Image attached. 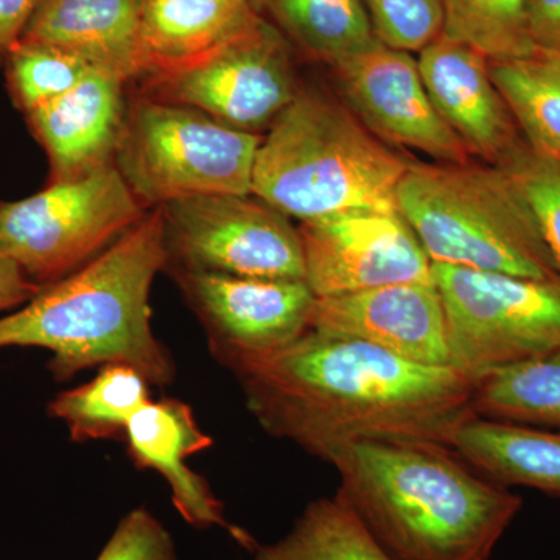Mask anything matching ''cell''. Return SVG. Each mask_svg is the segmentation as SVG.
<instances>
[{"instance_id":"277c9868","label":"cell","mask_w":560,"mask_h":560,"mask_svg":"<svg viewBox=\"0 0 560 560\" xmlns=\"http://www.w3.org/2000/svg\"><path fill=\"white\" fill-rule=\"evenodd\" d=\"M410 162L345 103L302 86L261 138L250 194L300 223L348 209H397Z\"/></svg>"},{"instance_id":"9a60e30c","label":"cell","mask_w":560,"mask_h":560,"mask_svg":"<svg viewBox=\"0 0 560 560\" xmlns=\"http://www.w3.org/2000/svg\"><path fill=\"white\" fill-rule=\"evenodd\" d=\"M418 65L434 108L471 160L503 167L522 149L521 130L485 55L441 35L419 51Z\"/></svg>"},{"instance_id":"2e32d148","label":"cell","mask_w":560,"mask_h":560,"mask_svg":"<svg viewBox=\"0 0 560 560\" xmlns=\"http://www.w3.org/2000/svg\"><path fill=\"white\" fill-rule=\"evenodd\" d=\"M128 456L139 470H154L164 478L180 518L198 529L221 528L253 552L257 541L224 515L223 503L209 482L187 466V458L213 445L194 410L179 399L151 400L136 412L125 431Z\"/></svg>"},{"instance_id":"d6986e66","label":"cell","mask_w":560,"mask_h":560,"mask_svg":"<svg viewBox=\"0 0 560 560\" xmlns=\"http://www.w3.org/2000/svg\"><path fill=\"white\" fill-rule=\"evenodd\" d=\"M260 16L254 0H145L140 79L202 57Z\"/></svg>"},{"instance_id":"1f68e13d","label":"cell","mask_w":560,"mask_h":560,"mask_svg":"<svg viewBox=\"0 0 560 560\" xmlns=\"http://www.w3.org/2000/svg\"><path fill=\"white\" fill-rule=\"evenodd\" d=\"M43 287L33 282L9 254L0 249V312L22 307L32 301Z\"/></svg>"},{"instance_id":"e0dca14e","label":"cell","mask_w":560,"mask_h":560,"mask_svg":"<svg viewBox=\"0 0 560 560\" xmlns=\"http://www.w3.org/2000/svg\"><path fill=\"white\" fill-rule=\"evenodd\" d=\"M125 83L114 73L92 68L75 88L25 114L49 158L50 183L113 164L127 116Z\"/></svg>"},{"instance_id":"ac0fdd59","label":"cell","mask_w":560,"mask_h":560,"mask_svg":"<svg viewBox=\"0 0 560 560\" xmlns=\"http://www.w3.org/2000/svg\"><path fill=\"white\" fill-rule=\"evenodd\" d=\"M145 0H40L21 40L77 55L95 69L131 81L142 75Z\"/></svg>"},{"instance_id":"7402d4cb","label":"cell","mask_w":560,"mask_h":560,"mask_svg":"<svg viewBox=\"0 0 560 560\" xmlns=\"http://www.w3.org/2000/svg\"><path fill=\"white\" fill-rule=\"evenodd\" d=\"M151 400L150 382L138 370L113 363L101 366L90 382L62 390L47 412L65 423L72 441L119 440L136 412Z\"/></svg>"},{"instance_id":"4dcf8cb0","label":"cell","mask_w":560,"mask_h":560,"mask_svg":"<svg viewBox=\"0 0 560 560\" xmlns=\"http://www.w3.org/2000/svg\"><path fill=\"white\" fill-rule=\"evenodd\" d=\"M40 0H0V66L27 31Z\"/></svg>"},{"instance_id":"8992f818","label":"cell","mask_w":560,"mask_h":560,"mask_svg":"<svg viewBox=\"0 0 560 560\" xmlns=\"http://www.w3.org/2000/svg\"><path fill=\"white\" fill-rule=\"evenodd\" d=\"M261 138L142 95L127 108L114 164L147 209L194 195H248Z\"/></svg>"},{"instance_id":"7c38bea8","label":"cell","mask_w":560,"mask_h":560,"mask_svg":"<svg viewBox=\"0 0 560 560\" xmlns=\"http://www.w3.org/2000/svg\"><path fill=\"white\" fill-rule=\"evenodd\" d=\"M224 368L272 352L311 330L316 296L305 280L260 279L205 271H168Z\"/></svg>"},{"instance_id":"d6a6232c","label":"cell","mask_w":560,"mask_h":560,"mask_svg":"<svg viewBox=\"0 0 560 560\" xmlns=\"http://www.w3.org/2000/svg\"><path fill=\"white\" fill-rule=\"evenodd\" d=\"M528 13L536 50L560 51V0H528Z\"/></svg>"},{"instance_id":"ffe728a7","label":"cell","mask_w":560,"mask_h":560,"mask_svg":"<svg viewBox=\"0 0 560 560\" xmlns=\"http://www.w3.org/2000/svg\"><path fill=\"white\" fill-rule=\"evenodd\" d=\"M451 447L497 485L525 486L560 499V427L474 416L453 434Z\"/></svg>"},{"instance_id":"603a6c76","label":"cell","mask_w":560,"mask_h":560,"mask_svg":"<svg viewBox=\"0 0 560 560\" xmlns=\"http://www.w3.org/2000/svg\"><path fill=\"white\" fill-rule=\"evenodd\" d=\"M526 145L560 160V51L536 50L517 60L489 61Z\"/></svg>"},{"instance_id":"8fae6325","label":"cell","mask_w":560,"mask_h":560,"mask_svg":"<svg viewBox=\"0 0 560 560\" xmlns=\"http://www.w3.org/2000/svg\"><path fill=\"white\" fill-rule=\"evenodd\" d=\"M305 282L316 298L433 283V264L397 209L355 208L301 221Z\"/></svg>"},{"instance_id":"5b68a950","label":"cell","mask_w":560,"mask_h":560,"mask_svg":"<svg viewBox=\"0 0 560 560\" xmlns=\"http://www.w3.org/2000/svg\"><path fill=\"white\" fill-rule=\"evenodd\" d=\"M396 206L431 264L560 282L536 215L504 168L411 161Z\"/></svg>"},{"instance_id":"9c48e42d","label":"cell","mask_w":560,"mask_h":560,"mask_svg":"<svg viewBox=\"0 0 560 560\" xmlns=\"http://www.w3.org/2000/svg\"><path fill=\"white\" fill-rule=\"evenodd\" d=\"M293 51L260 16L202 57L140 79L143 95L189 106L235 130L260 136L301 91Z\"/></svg>"},{"instance_id":"ba28073f","label":"cell","mask_w":560,"mask_h":560,"mask_svg":"<svg viewBox=\"0 0 560 560\" xmlns=\"http://www.w3.org/2000/svg\"><path fill=\"white\" fill-rule=\"evenodd\" d=\"M451 364L471 381L560 346V282L433 264Z\"/></svg>"},{"instance_id":"44dd1931","label":"cell","mask_w":560,"mask_h":560,"mask_svg":"<svg viewBox=\"0 0 560 560\" xmlns=\"http://www.w3.org/2000/svg\"><path fill=\"white\" fill-rule=\"evenodd\" d=\"M302 57L327 68L378 43L363 0H254Z\"/></svg>"},{"instance_id":"f1b7e54d","label":"cell","mask_w":560,"mask_h":560,"mask_svg":"<svg viewBox=\"0 0 560 560\" xmlns=\"http://www.w3.org/2000/svg\"><path fill=\"white\" fill-rule=\"evenodd\" d=\"M501 168L521 187L560 272V160L523 143Z\"/></svg>"},{"instance_id":"6da1fadb","label":"cell","mask_w":560,"mask_h":560,"mask_svg":"<svg viewBox=\"0 0 560 560\" xmlns=\"http://www.w3.org/2000/svg\"><path fill=\"white\" fill-rule=\"evenodd\" d=\"M228 370L261 429L324 463L357 442L451 447L456 430L477 416L475 382L456 368L416 363L341 335L307 330Z\"/></svg>"},{"instance_id":"3957f363","label":"cell","mask_w":560,"mask_h":560,"mask_svg":"<svg viewBox=\"0 0 560 560\" xmlns=\"http://www.w3.org/2000/svg\"><path fill=\"white\" fill-rule=\"evenodd\" d=\"M167 267L162 208L149 210L108 249L0 318V349L51 353L50 374L68 382L80 372L120 363L151 386L167 388L175 361L151 326L150 293Z\"/></svg>"},{"instance_id":"83f0119b","label":"cell","mask_w":560,"mask_h":560,"mask_svg":"<svg viewBox=\"0 0 560 560\" xmlns=\"http://www.w3.org/2000/svg\"><path fill=\"white\" fill-rule=\"evenodd\" d=\"M375 38L390 49L419 51L444 32L442 0H363Z\"/></svg>"},{"instance_id":"30bf717a","label":"cell","mask_w":560,"mask_h":560,"mask_svg":"<svg viewBox=\"0 0 560 560\" xmlns=\"http://www.w3.org/2000/svg\"><path fill=\"white\" fill-rule=\"evenodd\" d=\"M161 208L165 270L305 280L300 230L256 195H194Z\"/></svg>"},{"instance_id":"4fadbf2b","label":"cell","mask_w":560,"mask_h":560,"mask_svg":"<svg viewBox=\"0 0 560 560\" xmlns=\"http://www.w3.org/2000/svg\"><path fill=\"white\" fill-rule=\"evenodd\" d=\"M341 102L383 143L436 162L471 161L425 90L418 58L378 40L329 66Z\"/></svg>"},{"instance_id":"52a82bcc","label":"cell","mask_w":560,"mask_h":560,"mask_svg":"<svg viewBox=\"0 0 560 560\" xmlns=\"http://www.w3.org/2000/svg\"><path fill=\"white\" fill-rule=\"evenodd\" d=\"M147 212L113 162L0 202V249L44 289L95 259Z\"/></svg>"},{"instance_id":"4316f807","label":"cell","mask_w":560,"mask_h":560,"mask_svg":"<svg viewBox=\"0 0 560 560\" xmlns=\"http://www.w3.org/2000/svg\"><path fill=\"white\" fill-rule=\"evenodd\" d=\"M3 68L11 101L28 114L75 88L92 66L57 47L20 40Z\"/></svg>"},{"instance_id":"cb8c5ba5","label":"cell","mask_w":560,"mask_h":560,"mask_svg":"<svg viewBox=\"0 0 560 560\" xmlns=\"http://www.w3.org/2000/svg\"><path fill=\"white\" fill-rule=\"evenodd\" d=\"M471 408L480 418L560 427V346L475 382Z\"/></svg>"},{"instance_id":"5bb4252c","label":"cell","mask_w":560,"mask_h":560,"mask_svg":"<svg viewBox=\"0 0 560 560\" xmlns=\"http://www.w3.org/2000/svg\"><path fill=\"white\" fill-rule=\"evenodd\" d=\"M311 330L359 338L416 363L452 366L447 323L434 282L316 298Z\"/></svg>"},{"instance_id":"f546056e","label":"cell","mask_w":560,"mask_h":560,"mask_svg":"<svg viewBox=\"0 0 560 560\" xmlns=\"http://www.w3.org/2000/svg\"><path fill=\"white\" fill-rule=\"evenodd\" d=\"M95 560H179L175 540L164 523L147 510L125 514Z\"/></svg>"},{"instance_id":"7a4b0ae2","label":"cell","mask_w":560,"mask_h":560,"mask_svg":"<svg viewBox=\"0 0 560 560\" xmlns=\"http://www.w3.org/2000/svg\"><path fill=\"white\" fill-rule=\"evenodd\" d=\"M329 464L337 495L394 560H489L523 506L436 442H357Z\"/></svg>"},{"instance_id":"d4e9b609","label":"cell","mask_w":560,"mask_h":560,"mask_svg":"<svg viewBox=\"0 0 560 560\" xmlns=\"http://www.w3.org/2000/svg\"><path fill=\"white\" fill-rule=\"evenodd\" d=\"M254 560H394L335 493L307 504L293 528L271 545H257Z\"/></svg>"},{"instance_id":"484cf974","label":"cell","mask_w":560,"mask_h":560,"mask_svg":"<svg viewBox=\"0 0 560 560\" xmlns=\"http://www.w3.org/2000/svg\"><path fill=\"white\" fill-rule=\"evenodd\" d=\"M447 38L467 44L489 61L525 58L536 51L528 0H442Z\"/></svg>"}]
</instances>
